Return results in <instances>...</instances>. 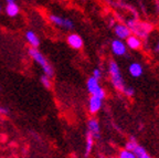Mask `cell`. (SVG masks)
Masks as SVG:
<instances>
[{
    "instance_id": "1",
    "label": "cell",
    "mask_w": 159,
    "mask_h": 158,
    "mask_svg": "<svg viewBox=\"0 0 159 158\" xmlns=\"http://www.w3.org/2000/svg\"><path fill=\"white\" fill-rule=\"evenodd\" d=\"M29 54L40 67H42L43 72H44V74L47 75V77H53V67H51V64L48 62V60L44 58V55H43L37 48H30Z\"/></svg>"
},
{
    "instance_id": "2",
    "label": "cell",
    "mask_w": 159,
    "mask_h": 158,
    "mask_svg": "<svg viewBox=\"0 0 159 158\" xmlns=\"http://www.w3.org/2000/svg\"><path fill=\"white\" fill-rule=\"evenodd\" d=\"M109 75H111V80H112V83L114 85V87L118 91H123L125 87L124 79H123V75L120 73V69H119L118 64H117L115 61L109 62V67H108Z\"/></svg>"
},
{
    "instance_id": "3",
    "label": "cell",
    "mask_w": 159,
    "mask_h": 158,
    "mask_svg": "<svg viewBox=\"0 0 159 158\" xmlns=\"http://www.w3.org/2000/svg\"><path fill=\"white\" fill-rule=\"evenodd\" d=\"M67 43L71 48L75 50H80L83 48V39L76 33H71L66 39Z\"/></svg>"
},
{
    "instance_id": "4",
    "label": "cell",
    "mask_w": 159,
    "mask_h": 158,
    "mask_svg": "<svg viewBox=\"0 0 159 158\" xmlns=\"http://www.w3.org/2000/svg\"><path fill=\"white\" fill-rule=\"evenodd\" d=\"M130 33H132V31H130V29L126 25L119 23V25L115 26V35H117V39L119 40L127 39L130 35Z\"/></svg>"
},
{
    "instance_id": "5",
    "label": "cell",
    "mask_w": 159,
    "mask_h": 158,
    "mask_svg": "<svg viewBox=\"0 0 159 158\" xmlns=\"http://www.w3.org/2000/svg\"><path fill=\"white\" fill-rule=\"evenodd\" d=\"M111 47H112V51H113L114 54H116V55L126 54L127 48L122 40H119V39L114 40V41L112 42V45H111Z\"/></svg>"
},
{
    "instance_id": "6",
    "label": "cell",
    "mask_w": 159,
    "mask_h": 158,
    "mask_svg": "<svg viewBox=\"0 0 159 158\" xmlns=\"http://www.w3.org/2000/svg\"><path fill=\"white\" fill-rule=\"evenodd\" d=\"M102 101L103 100L98 99V97L91 95L89 100V111L91 114H96L99 109H102Z\"/></svg>"
},
{
    "instance_id": "7",
    "label": "cell",
    "mask_w": 159,
    "mask_h": 158,
    "mask_svg": "<svg viewBox=\"0 0 159 158\" xmlns=\"http://www.w3.org/2000/svg\"><path fill=\"white\" fill-rule=\"evenodd\" d=\"M87 128H89V133L95 137V138H99V124L97 119L91 118L87 122Z\"/></svg>"
},
{
    "instance_id": "8",
    "label": "cell",
    "mask_w": 159,
    "mask_h": 158,
    "mask_svg": "<svg viewBox=\"0 0 159 158\" xmlns=\"http://www.w3.org/2000/svg\"><path fill=\"white\" fill-rule=\"evenodd\" d=\"M126 44L129 49L132 50H138L139 48L142 47V41L137 35H129L126 39Z\"/></svg>"
},
{
    "instance_id": "9",
    "label": "cell",
    "mask_w": 159,
    "mask_h": 158,
    "mask_svg": "<svg viewBox=\"0 0 159 158\" xmlns=\"http://www.w3.org/2000/svg\"><path fill=\"white\" fill-rule=\"evenodd\" d=\"M128 72L133 77H142L144 70H143L142 64H139L137 62H134V63H132V64L129 65Z\"/></svg>"
},
{
    "instance_id": "10",
    "label": "cell",
    "mask_w": 159,
    "mask_h": 158,
    "mask_svg": "<svg viewBox=\"0 0 159 158\" xmlns=\"http://www.w3.org/2000/svg\"><path fill=\"white\" fill-rule=\"evenodd\" d=\"M25 38H27V41L29 42V44L31 45V48H38L40 44V40L38 38V35H35L33 31H28L25 33Z\"/></svg>"
},
{
    "instance_id": "11",
    "label": "cell",
    "mask_w": 159,
    "mask_h": 158,
    "mask_svg": "<svg viewBox=\"0 0 159 158\" xmlns=\"http://www.w3.org/2000/svg\"><path fill=\"white\" fill-rule=\"evenodd\" d=\"M86 86H87V91L91 93V95L96 92V90L99 87V84H98V80H96L95 77H91L86 82Z\"/></svg>"
},
{
    "instance_id": "12",
    "label": "cell",
    "mask_w": 159,
    "mask_h": 158,
    "mask_svg": "<svg viewBox=\"0 0 159 158\" xmlns=\"http://www.w3.org/2000/svg\"><path fill=\"white\" fill-rule=\"evenodd\" d=\"M20 9L18 7V5L16 2L7 3V7H6V12L9 17H16L19 13Z\"/></svg>"
},
{
    "instance_id": "13",
    "label": "cell",
    "mask_w": 159,
    "mask_h": 158,
    "mask_svg": "<svg viewBox=\"0 0 159 158\" xmlns=\"http://www.w3.org/2000/svg\"><path fill=\"white\" fill-rule=\"evenodd\" d=\"M133 153L135 154L136 158H152L149 156V154L146 151V149L143 148L142 146H139V145H137L136 147H135Z\"/></svg>"
},
{
    "instance_id": "14",
    "label": "cell",
    "mask_w": 159,
    "mask_h": 158,
    "mask_svg": "<svg viewBox=\"0 0 159 158\" xmlns=\"http://www.w3.org/2000/svg\"><path fill=\"white\" fill-rule=\"evenodd\" d=\"M93 145H94V137L89 133L86 135V145H85V156H89V154L92 151Z\"/></svg>"
},
{
    "instance_id": "15",
    "label": "cell",
    "mask_w": 159,
    "mask_h": 158,
    "mask_svg": "<svg viewBox=\"0 0 159 158\" xmlns=\"http://www.w3.org/2000/svg\"><path fill=\"white\" fill-rule=\"evenodd\" d=\"M50 21L55 26H59V27H63V22H64V18H61L59 16L55 15H51L49 17Z\"/></svg>"
},
{
    "instance_id": "16",
    "label": "cell",
    "mask_w": 159,
    "mask_h": 158,
    "mask_svg": "<svg viewBox=\"0 0 159 158\" xmlns=\"http://www.w3.org/2000/svg\"><path fill=\"white\" fill-rule=\"evenodd\" d=\"M41 83L43 84V86L45 87V89L50 90L51 87H52V83H51V79H50L49 77H47V75H42L41 77Z\"/></svg>"
},
{
    "instance_id": "17",
    "label": "cell",
    "mask_w": 159,
    "mask_h": 158,
    "mask_svg": "<svg viewBox=\"0 0 159 158\" xmlns=\"http://www.w3.org/2000/svg\"><path fill=\"white\" fill-rule=\"evenodd\" d=\"M137 145H138V144L136 143V139H135L134 137H130V139H129V141L126 143V148H125V149L133 151H134V148L136 147Z\"/></svg>"
},
{
    "instance_id": "18",
    "label": "cell",
    "mask_w": 159,
    "mask_h": 158,
    "mask_svg": "<svg viewBox=\"0 0 159 158\" xmlns=\"http://www.w3.org/2000/svg\"><path fill=\"white\" fill-rule=\"evenodd\" d=\"M118 158H136L135 154L130 151H127V149H124L119 153V157Z\"/></svg>"
},
{
    "instance_id": "19",
    "label": "cell",
    "mask_w": 159,
    "mask_h": 158,
    "mask_svg": "<svg viewBox=\"0 0 159 158\" xmlns=\"http://www.w3.org/2000/svg\"><path fill=\"white\" fill-rule=\"evenodd\" d=\"M122 92L125 94V95H127V96H129V97L134 96V94H135V90L133 89L132 86H126V85H125L124 90H123Z\"/></svg>"
},
{
    "instance_id": "20",
    "label": "cell",
    "mask_w": 159,
    "mask_h": 158,
    "mask_svg": "<svg viewBox=\"0 0 159 158\" xmlns=\"http://www.w3.org/2000/svg\"><path fill=\"white\" fill-rule=\"evenodd\" d=\"M94 96H96V97H98V99H101V100H104L105 99V95H106V93H105V91L102 89V87L99 86L98 89L96 90V92H95L94 94H93Z\"/></svg>"
},
{
    "instance_id": "21",
    "label": "cell",
    "mask_w": 159,
    "mask_h": 158,
    "mask_svg": "<svg viewBox=\"0 0 159 158\" xmlns=\"http://www.w3.org/2000/svg\"><path fill=\"white\" fill-rule=\"evenodd\" d=\"M63 28H65V29L67 30H71L74 28V23L71 21L70 19H64V22H63Z\"/></svg>"
},
{
    "instance_id": "22",
    "label": "cell",
    "mask_w": 159,
    "mask_h": 158,
    "mask_svg": "<svg viewBox=\"0 0 159 158\" xmlns=\"http://www.w3.org/2000/svg\"><path fill=\"white\" fill-rule=\"evenodd\" d=\"M93 77H95L96 80H99L101 77H102V72H101V70L98 69H95L94 71H93Z\"/></svg>"
},
{
    "instance_id": "23",
    "label": "cell",
    "mask_w": 159,
    "mask_h": 158,
    "mask_svg": "<svg viewBox=\"0 0 159 158\" xmlns=\"http://www.w3.org/2000/svg\"><path fill=\"white\" fill-rule=\"evenodd\" d=\"M8 113H9L8 109H6V107H2V106H0V114H1V115H7Z\"/></svg>"
},
{
    "instance_id": "24",
    "label": "cell",
    "mask_w": 159,
    "mask_h": 158,
    "mask_svg": "<svg viewBox=\"0 0 159 158\" xmlns=\"http://www.w3.org/2000/svg\"><path fill=\"white\" fill-rule=\"evenodd\" d=\"M11 2H15V0H7V3H11Z\"/></svg>"
},
{
    "instance_id": "25",
    "label": "cell",
    "mask_w": 159,
    "mask_h": 158,
    "mask_svg": "<svg viewBox=\"0 0 159 158\" xmlns=\"http://www.w3.org/2000/svg\"><path fill=\"white\" fill-rule=\"evenodd\" d=\"M157 49H158V51H159V42H158V44H157Z\"/></svg>"
},
{
    "instance_id": "26",
    "label": "cell",
    "mask_w": 159,
    "mask_h": 158,
    "mask_svg": "<svg viewBox=\"0 0 159 158\" xmlns=\"http://www.w3.org/2000/svg\"><path fill=\"white\" fill-rule=\"evenodd\" d=\"M0 11H1V7H0Z\"/></svg>"
},
{
    "instance_id": "27",
    "label": "cell",
    "mask_w": 159,
    "mask_h": 158,
    "mask_svg": "<svg viewBox=\"0 0 159 158\" xmlns=\"http://www.w3.org/2000/svg\"><path fill=\"white\" fill-rule=\"evenodd\" d=\"M112 158H115V157H112Z\"/></svg>"
}]
</instances>
